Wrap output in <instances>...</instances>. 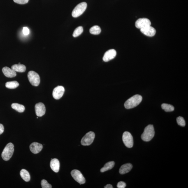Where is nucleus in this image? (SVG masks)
<instances>
[{"label":"nucleus","instance_id":"nucleus-26","mask_svg":"<svg viewBox=\"0 0 188 188\" xmlns=\"http://www.w3.org/2000/svg\"><path fill=\"white\" fill-rule=\"evenodd\" d=\"M177 122L179 125L183 126V127L185 126V121L182 117H177Z\"/></svg>","mask_w":188,"mask_h":188},{"label":"nucleus","instance_id":"nucleus-9","mask_svg":"<svg viewBox=\"0 0 188 188\" xmlns=\"http://www.w3.org/2000/svg\"><path fill=\"white\" fill-rule=\"evenodd\" d=\"M151 24V21L148 19L146 18H140L137 20L135 23V26L137 28L141 29L150 26Z\"/></svg>","mask_w":188,"mask_h":188},{"label":"nucleus","instance_id":"nucleus-5","mask_svg":"<svg viewBox=\"0 0 188 188\" xmlns=\"http://www.w3.org/2000/svg\"><path fill=\"white\" fill-rule=\"evenodd\" d=\"M28 77L31 85L35 87H37L40 84V76L34 71H31L28 74Z\"/></svg>","mask_w":188,"mask_h":188},{"label":"nucleus","instance_id":"nucleus-11","mask_svg":"<svg viewBox=\"0 0 188 188\" xmlns=\"http://www.w3.org/2000/svg\"><path fill=\"white\" fill-rule=\"evenodd\" d=\"M35 110L37 117H42L45 114L46 108L43 103H37L35 106Z\"/></svg>","mask_w":188,"mask_h":188},{"label":"nucleus","instance_id":"nucleus-6","mask_svg":"<svg viewBox=\"0 0 188 188\" xmlns=\"http://www.w3.org/2000/svg\"><path fill=\"white\" fill-rule=\"evenodd\" d=\"M123 141L125 145L128 148H132L133 145V140L132 135L129 132L124 133L122 136Z\"/></svg>","mask_w":188,"mask_h":188},{"label":"nucleus","instance_id":"nucleus-29","mask_svg":"<svg viewBox=\"0 0 188 188\" xmlns=\"http://www.w3.org/2000/svg\"><path fill=\"white\" fill-rule=\"evenodd\" d=\"M117 186L118 188H124L126 187V184L125 182L121 181L118 183Z\"/></svg>","mask_w":188,"mask_h":188},{"label":"nucleus","instance_id":"nucleus-21","mask_svg":"<svg viewBox=\"0 0 188 188\" xmlns=\"http://www.w3.org/2000/svg\"><path fill=\"white\" fill-rule=\"evenodd\" d=\"M12 108L19 113H22L25 110V108L23 105L17 103H13L11 105Z\"/></svg>","mask_w":188,"mask_h":188},{"label":"nucleus","instance_id":"nucleus-17","mask_svg":"<svg viewBox=\"0 0 188 188\" xmlns=\"http://www.w3.org/2000/svg\"><path fill=\"white\" fill-rule=\"evenodd\" d=\"M133 168V165L131 163H126L123 165L119 170V173L123 175L129 173Z\"/></svg>","mask_w":188,"mask_h":188},{"label":"nucleus","instance_id":"nucleus-20","mask_svg":"<svg viewBox=\"0 0 188 188\" xmlns=\"http://www.w3.org/2000/svg\"><path fill=\"white\" fill-rule=\"evenodd\" d=\"M115 165V162L114 161H110L106 163L104 165V166L102 168L101 170V173L108 171L112 169L114 167Z\"/></svg>","mask_w":188,"mask_h":188},{"label":"nucleus","instance_id":"nucleus-8","mask_svg":"<svg viewBox=\"0 0 188 188\" xmlns=\"http://www.w3.org/2000/svg\"><path fill=\"white\" fill-rule=\"evenodd\" d=\"M71 174L74 180L80 184H84L85 182V178L81 172L77 170H73L71 171Z\"/></svg>","mask_w":188,"mask_h":188},{"label":"nucleus","instance_id":"nucleus-18","mask_svg":"<svg viewBox=\"0 0 188 188\" xmlns=\"http://www.w3.org/2000/svg\"><path fill=\"white\" fill-rule=\"evenodd\" d=\"M11 69L15 72L23 73L25 71L26 68L24 65L18 64L13 65L12 66Z\"/></svg>","mask_w":188,"mask_h":188},{"label":"nucleus","instance_id":"nucleus-27","mask_svg":"<svg viewBox=\"0 0 188 188\" xmlns=\"http://www.w3.org/2000/svg\"><path fill=\"white\" fill-rule=\"evenodd\" d=\"M42 187V188H51V185L48 183L46 180H43L41 182Z\"/></svg>","mask_w":188,"mask_h":188},{"label":"nucleus","instance_id":"nucleus-19","mask_svg":"<svg viewBox=\"0 0 188 188\" xmlns=\"http://www.w3.org/2000/svg\"><path fill=\"white\" fill-rule=\"evenodd\" d=\"M20 175L23 180L25 182H28L31 180L30 175L27 170L22 169L21 170Z\"/></svg>","mask_w":188,"mask_h":188},{"label":"nucleus","instance_id":"nucleus-31","mask_svg":"<svg viewBox=\"0 0 188 188\" xmlns=\"http://www.w3.org/2000/svg\"><path fill=\"white\" fill-rule=\"evenodd\" d=\"M4 127L3 124H0V135L2 134L4 131Z\"/></svg>","mask_w":188,"mask_h":188},{"label":"nucleus","instance_id":"nucleus-4","mask_svg":"<svg viewBox=\"0 0 188 188\" xmlns=\"http://www.w3.org/2000/svg\"><path fill=\"white\" fill-rule=\"evenodd\" d=\"M87 4L86 2H82L77 5L73 10L72 15L74 17H77L82 15L87 8Z\"/></svg>","mask_w":188,"mask_h":188},{"label":"nucleus","instance_id":"nucleus-7","mask_svg":"<svg viewBox=\"0 0 188 188\" xmlns=\"http://www.w3.org/2000/svg\"><path fill=\"white\" fill-rule=\"evenodd\" d=\"M94 133L92 131L88 133L82 138L81 143L82 145L89 146L92 144L95 138Z\"/></svg>","mask_w":188,"mask_h":188},{"label":"nucleus","instance_id":"nucleus-22","mask_svg":"<svg viewBox=\"0 0 188 188\" xmlns=\"http://www.w3.org/2000/svg\"><path fill=\"white\" fill-rule=\"evenodd\" d=\"M5 86L7 88L10 89H14L16 88L19 86V83L16 81L8 82L6 83Z\"/></svg>","mask_w":188,"mask_h":188},{"label":"nucleus","instance_id":"nucleus-10","mask_svg":"<svg viewBox=\"0 0 188 188\" xmlns=\"http://www.w3.org/2000/svg\"><path fill=\"white\" fill-rule=\"evenodd\" d=\"M65 91L64 87L62 86H58L54 89L53 91V96L56 100L60 99L64 95Z\"/></svg>","mask_w":188,"mask_h":188},{"label":"nucleus","instance_id":"nucleus-3","mask_svg":"<svg viewBox=\"0 0 188 188\" xmlns=\"http://www.w3.org/2000/svg\"><path fill=\"white\" fill-rule=\"evenodd\" d=\"M14 151V146L13 144L9 143L6 145L2 153L1 157L3 160L8 161L13 155Z\"/></svg>","mask_w":188,"mask_h":188},{"label":"nucleus","instance_id":"nucleus-23","mask_svg":"<svg viewBox=\"0 0 188 188\" xmlns=\"http://www.w3.org/2000/svg\"><path fill=\"white\" fill-rule=\"evenodd\" d=\"M89 32L93 35H99L101 32V29L99 26H94L91 28Z\"/></svg>","mask_w":188,"mask_h":188},{"label":"nucleus","instance_id":"nucleus-24","mask_svg":"<svg viewBox=\"0 0 188 188\" xmlns=\"http://www.w3.org/2000/svg\"><path fill=\"white\" fill-rule=\"evenodd\" d=\"M162 108L166 112H173L174 110V108L172 105L166 103H163L161 105Z\"/></svg>","mask_w":188,"mask_h":188},{"label":"nucleus","instance_id":"nucleus-14","mask_svg":"<svg viewBox=\"0 0 188 188\" xmlns=\"http://www.w3.org/2000/svg\"><path fill=\"white\" fill-rule=\"evenodd\" d=\"M43 146L41 144L37 143V142H34L31 144L30 146V149L33 153L36 154L38 153L43 149Z\"/></svg>","mask_w":188,"mask_h":188},{"label":"nucleus","instance_id":"nucleus-12","mask_svg":"<svg viewBox=\"0 0 188 188\" xmlns=\"http://www.w3.org/2000/svg\"><path fill=\"white\" fill-rule=\"evenodd\" d=\"M117 55V52L114 49H110L105 53L103 58L105 62H108L114 58Z\"/></svg>","mask_w":188,"mask_h":188},{"label":"nucleus","instance_id":"nucleus-25","mask_svg":"<svg viewBox=\"0 0 188 188\" xmlns=\"http://www.w3.org/2000/svg\"><path fill=\"white\" fill-rule=\"evenodd\" d=\"M83 31V28L82 26H79L75 30L73 35V36L74 37H77L81 34Z\"/></svg>","mask_w":188,"mask_h":188},{"label":"nucleus","instance_id":"nucleus-32","mask_svg":"<svg viewBox=\"0 0 188 188\" xmlns=\"http://www.w3.org/2000/svg\"><path fill=\"white\" fill-rule=\"evenodd\" d=\"M105 188H113V187L111 184H108L104 187Z\"/></svg>","mask_w":188,"mask_h":188},{"label":"nucleus","instance_id":"nucleus-1","mask_svg":"<svg viewBox=\"0 0 188 188\" xmlns=\"http://www.w3.org/2000/svg\"><path fill=\"white\" fill-rule=\"evenodd\" d=\"M143 98L141 96L136 94L128 99L124 103V107L127 109L135 108L141 102Z\"/></svg>","mask_w":188,"mask_h":188},{"label":"nucleus","instance_id":"nucleus-28","mask_svg":"<svg viewBox=\"0 0 188 188\" xmlns=\"http://www.w3.org/2000/svg\"><path fill=\"white\" fill-rule=\"evenodd\" d=\"M15 2L20 4H24L27 3L29 0H13Z\"/></svg>","mask_w":188,"mask_h":188},{"label":"nucleus","instance_id":"nucleus-15","mask_svg":"<svg viewBox=\"0 0 188 188\" xmlns=\"http://www.w3.org/2000/svg\"><path fill=\"white\" fill-rule=\"evenodd\" d=\"M2 71L5 76L9 78H12L17 75V73L15 71L7 67H5L3 68Z\"/></svg>","mask_w":188,"mask_h":188},{"label":"nucleus","instance_id":"nucleus-16","mask_svg":"<svg viewBox=\"0 0 188 188\" xmlns=\"http://www.w3.org/2000/svg\"><path fill=\"white\" fill-rule=\"evenodd\" d=\"M50 166L53 171L56 173L59 172L60 164L58 160L57 159H52L51 161Z\"/></svg>","mask_w":188,"mask_h":188},{"label":"nucleus","instance_id":"nucleus-13","mask_svg":"<svg viewBox=\"0 0 188 188\" xmlns=\"http://www.w3.org/2000/svg\"><path fill=\"white\" fill-rule=\"evenodd\" d=\"M140 31L143 34L149 37L154 36L156 33V30L151 26L140 29Z\"/></svg>","mask_w":188,"mask_h":188},{"label":"nucleus","instance_id":"nucleus-2","mask_svg":"<svg viewBox=\"0 0 188 188\" xmlns=\"http://www.w3.org/2000/svg\"><path fill=\"white\" fill-rule=\"evenodd\" d=\"M155 131L153 126L149 125L145 128L141 136V138L143 141L149 142L154 137Z\"/></svg>","mask_w":188,"mask_h":188},{"label":"nucleus","instance_id":"nucleus-30","mask_svg":"<svg viewBox=\"0 0 188 188\" xmlns=\"http://www.w3.org/2000/svg\"><path fill=\"white\" fill-rule=\"evenodd\" d=\"M23 34L25 36L28 35L29 34L30 31L28 28L27 27H24L23 29Z\"/></svg>","mask_w":188,"mask_h":188}]
</instances>
